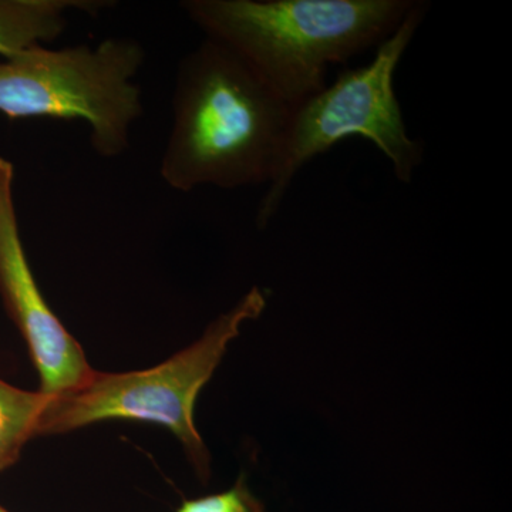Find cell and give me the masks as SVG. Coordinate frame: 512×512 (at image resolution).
Returning a JSON list of instances; mask_svg holds the SVG:
<instances>
[{"label": "cell", "mask_w": 512, "mask_h": 512, "mask_svg": "<svg viewBox=\"0 0 512 512\" xmlns=\"http://www.w3.org/2000/svg\"><path fill=\"white\" fill-rule=\"evenodd\" d=\"M177 512H265V507L241 476L222 493L184 500Z\"/></svg>", "instance_id": "9"}, {"label": "cell", "mask_w": 512, "mask_h": 512, "mask_svg": "<svg viewBox=\"0 0 512 512\" xmlns=\"http://www.w3.org/2000/svg\"><path fill=\"white\" fill-rule=\"evenodd\" d=\"M49 397L0 379V473L18 463L23 447L35 439Z\"/></svg>", "instance_id": "8"}, {"label": "cell", "mask_w": 512, "mask_h": 512, "mask_svg": "<svg viewBox=\"0 0 512 512\" xmlns=\"http://www.w3.org/2000/svg\"><path fill=\"white\" fill-rule=\"evenodd\" d=\"M116 5L107 0H0V57L62 36L72 12L97 13Z\"/></svg>", "instance_id": "7"}, {"label": "cell", "mask_w": 512, "mask_h": 512, "mask_svg": "<svg viewBox=\"0 0 512 512\" xmlns=\"http://www.w3.org/2000/svg\"><path fill=\"white\" fill-rule=\"evenodd\" d=\"M160 163L171 190L271 184L284 161L293 107L231 49L204 40L175 73Z\"/></svg>", "instance_id": "1"}, {"label": "cell", "mask_w": 512, "mask_h": 512, "mask_svg": "<svg viewBox=\"0 0 512 512\" xmlns=\"http://www.w3.org/2000/svg\"><path fill=\"white\" fill-rule=\"evenodd\" d=\"M144 60L143 46L128 37L96 46H35L2 57L0 113L13 120L83 121L96 154L120 157L144 114L137 83Z\"/></svg>", "instance_id": "4"}, {"label": "cell", "mask_w": 512, "mask_h": 512, "mask_svg": "<svg viewBox=\"0 0 512 512\" xmlns=\"http://www.w3.org/2000/svg\"><path fill=\"white\" fill-rule=\"evenodd\" d=\"M265 306L264 292L251 289L200 338L157 366L124 373L94 370L82 386L49 397L36 437L73 433L101 421L156 424L180 441L198 478L207 481L211 456L195 426V404L242 326L259 318Z\"/></svg>", "instance_id": "3"}, {"label": "cell", "mask_w": 512, "mask_h": 512, "mask_svg": "<svg viewBox=\"0 0 512 512\" xmlns=\"http://www.w3.org/2000/svg\"><path fill=\"white\" fill-rule=\"evenodd\" d=\"M0 512H9L8 510H6L5 507H2V505H0Z\"/></svg>", "instance_id": "10"}, {"label": "cell", "mask_w": 512, "mask_h": 512, "mask_svg": "<svg viewBox=\"0 0 512 512\" xmlns=\"http://www.w3.org/2000/svg\"><path fill=\"white\" fill-rule=\"evenodd\" d=\"M424 12L426 3L417 2L402 25L377 45L372 62L345 70L330 86L293 109L284 161L259 204L258 227L271 224L299 170L348 137L372 141L392 163L397 180L412 181L423 160V147L407 133L394 92V74Z\"/></svg>", "instance_id": "5"}, {"label": "cell", "mask_w": 512, "mask_h": 512, "mask_svg": "<svg viewBox=\"0 0 512 512\" xmlns=\"http://www.w3.org/2000/svg\"><path fill=\"white\" fill-rule=\"evenodd\" d=\"M0 298L28 346L42 393L57 396L82 386L94 369L86 353L46 301L20 235L15 165L0 157Z\"/></svg>", "instance_id": "6"}, {"label": "cell", "mask_w": 512, "mask_h": 512, "mask_svg": "<svg viewBox=\"0 0 512 512\" xmlns=\"http://www.w3.org/2000/svg\"><path fill=\"white\" fill-rule=\"evenodd\" d=\"M414 0H185L188 19L295 109L326 86L332 64L380 45Z\"/></svg>", "instance_id": "2"}]
</instances>
